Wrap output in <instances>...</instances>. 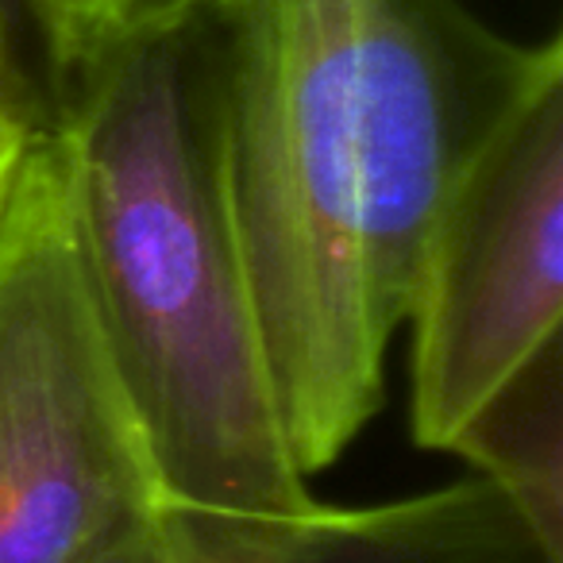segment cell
Segmentation results:
<instances>
[{
  "instance_id": "obj_6",
  "label": "cell",
  "mask_w": 563,
  "mask_h": 563,
  "mask_svg": "<svg viewBox=\"0 0 563 563\" xmlns=\"http://www.w3.org/2000/svg\"><path fill=\"white\" fill-rule=\"evenodd\" d=\"M448 455H460L529 525L548 555L563 560V340L506 378Z\"/></svg>"
},
{
  "instance_id": "obj_9",
  "label": "cell",
  "mask_w": 563,
  "mask_h": 563,
  "mask_svg": "<svg viewBox=\"0 0 563 563\" xmlns=\"http://www.w3.org/2000/svg\"><path fill=\"white\" fill-rule=\"evenodd\" d=\"M0 12H9V16H12V4H9V0H0Z\"/></svg>"
},
{
  "instance_id": "obj_2",
  "label": "cell",
  "mask_w": 563,
  "mask_h": 563,
  "mask_svg": "<svg viewBox=\"0 0 563 563\" xmlns=\"http://www.w3.org/2000/svg\"><path fill=\"white\" fill-rule=\"evenodd\" d=\"M97 324L166 498L313 506L235 243L189 0L43 89Z\"/></svg>"
},
{
  "instance_id": "obj_4",
  "label": "cell",
  "mask_w": 563,
  "mask_h": 563,
  "mask_svg": "<svg viewBox=\"0 0 563 563\" xmlns=\"http://www.w3.org/2000/svg\"><path fill=\"white\" fill-rule=\"evenodd\" d=\"M406 324L413 440L448 452L478 406L563 340V86L529 104L444 209Z\"/></svg>"
},
{
  "instance_id": "obj_5",
  "label": "cell",
  "mask_w": 563,
  "mask_h": 563,
  "mask_svg": "<svg viewBox=\"0 0 563 563\" xmlns=\"http://www.w3.org/2000/svg\"><path fill=\"white\" fill-rule=\"evenodd\" d=\"M89 563H563L486 478L383 506L228 509L163 498Z\"/></svg>"
},
{
  "instance_id": "obj_3",
  "label": "cell",
  "mask_w": 563,
  "mask_h": 563,
  "mask_svg": "<svg viewBox=\"0 0 563 563\" xmlns=\"http://www.w3.org/2000/svg\"><path fill=\"white\" fill-rule=\"evenodd\" d=\"M163 498L43 120L0 212V563H89Z\"/></svg>"
},
{
  "instance_id": "obj_8",
  "label": "cell",
  "mask_w": 563,
  "mask_h": 563,
  "mask_svg": "<svg viewBox=\"0 0 563 563\" xmlns=\"http://www.w3.org/2000/svg\"><path fill=\"white\" fill-rule=\"evenodd\" d=\"M43 120H47L43 86L27 70L16 24L0 16V212L9 205Z\"/></svg>"
},
{
  "instance_id": "obj_7",
  "label": "cell",
  "mask_w": 563,
  "mask_h": 563,
  "mask_svg": "<svg viewBox=\"0 0 563 563\" xmlns=\"http://www.w3.org/2000/svg\"><path fill=\"white\" fill-rule=\"evenodd\" d=\"M12 20L43 63V89L93 58L112 35L163 0H9Z\"/></svg>"
},
{
  "instance_id": "obj_1",
  "label": "cell",
  "mask_w": 563,
  "mask_h": 563,
  "mask_svg": "<svg viewBox=\"0 0 563 563\" xmlns=\"http://www.w3.org/2000/svg\"><path fill=\"white\" fill-rule=\"evenodd\" d=\"M235 243L306 478L383 406L437 224L563 40L467 0H189Z\"/></svg>"
}]
</instances>
